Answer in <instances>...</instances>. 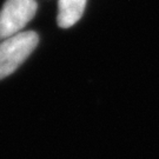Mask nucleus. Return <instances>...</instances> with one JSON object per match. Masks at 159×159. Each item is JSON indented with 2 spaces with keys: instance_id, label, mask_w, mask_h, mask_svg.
Instances as JSON below:
<instances>
[{
  "instance_id": "nucleus-1",
  "label": "nucleus",
  "mask_w": 159,
  "mask_h": 159,
  "mask_svg": "<svg viewBox=\"0 0 159 159\" xmlns=\"http://www.w3.org/2000/svg\"><path fill=\"white\" fill-rule=\"evenodd\" d=\"M38 41V34L33 31H26L0 43V80L13 73L27 59Z\"/></svg>"
},
{
  "instance_id": "nucleus-2",
  "label": "nucleus",
  "mask_w": 159,
  "mask_h": 159,
  "mask_svg": "<svg viewBox=\"0 0 159 159\" xmlns=\"http://www.w3.org/2000/svg\"><path fill=\"white\" fill-rule=\"evenodd\" d=\"M35 0H6L0 11V41L16 35L34 17Z\"/></svg>"
},
{
  "instance_id": "nucleus-3",
  "label": "nucleus",
  "mask_w": 159,
  "mask_h": 159,
  "mask_svg": "<svg viewBox=\"0 0 159 159\" xmlns=\"http://www.w3.org/2000/svg\"><path fill=\"white\" fill-rule=\"evenodd\" d=\"M86 0H59L58 2V26L68 29L79 20L84 10Z\"/></svg>"
}]
</instances>
